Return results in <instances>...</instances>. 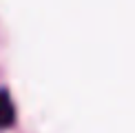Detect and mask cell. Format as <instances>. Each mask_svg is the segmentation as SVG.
Segmentation results:
<instances>
[{"mask_svg": "<svg viewBox=\"0 0 135 133\" xmlns=\"http://www.w3.org/2000/svg\"><path fill=\"white\" fill-rule=\"evenodd\" d=\"M16 122V107L7 89H0V129H9Z\"/></svg>", "mask_w": 135, "mask_h": 133, "instance_id": "cell-1", "label": "cell"}]
</instances>
